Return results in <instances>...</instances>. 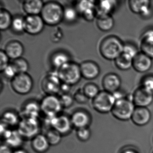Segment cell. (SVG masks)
<instances>
[{
  "mask_svg": "<svg viewBox=\"0 0 153 153\" xmlns=\"http://www.w3.org/2000/svg\"><path fill=\"white\" fill-rule=\"evenodd\" d=\"M124 45L120 39L117 36H109L101 42L99 51L104 59L109 60H114L122 53Z\"/></svg>",
  "mask_w": 153,
  "mask_h": 153,
  "instance_id": "cell-1",
  "label": "cell"
},
{
  "mask_svg": "<svg viewBox=\"0 0 153 153\" xmlns=\"http://www.w3.org/2000/svg\"><path fill=\"white\" fill-rule=\"evenodd\" d=\"M64 8L56 1H49L44 4L41 16L45 24L54 26L59 24L63 19Z\"/></svg>",
  "mask_w": 153,
  "mask_h": 153,
  "instance_id": "cell-2",
  "label": "cell"
},
{
  "mask_svg": "<svg viewBox=\"0 0 153 153\" xmlns=\"http://www.w3.org/2000/svg\"><path fill=\"white\" fill-rule=\"evenodd\" d=\"M57 72L62 83L71 86L77 84L82 76L80 66L73 62L70 61L66 63L58 69Z\"/></svg>",
  "mask_w": 153,
  "mask_h": 153,
  "instance_id": "cell-3",
  "label": "cell"
},
{
  "mask_svg": "<svg viewBox=\"0 0 153 153\" xmlns=\"http://www.w3.org/2000/svg\"><path fill=\"white\" fill-rule=\"evenodd\" d=\"M135 109V105L132 101L123 97L116 100L111 112L116 119L125 121L131 119Z\"/></svg>",
  "mask_w": 153,
  "mask_h": 153,
  "instance_id": "cell-4",
  "label": "cell"
},
{
  "mask_svg": "<svg viewBox=\"0 0 153 153\" xmlns=\"http://www.w3.org/2000/svg\"><path fill=\"white\" fill-rule=\"evenodd\" d=\"M116 99L113 94L105 91H100L93 99L92 105L95 111L100 113H107L111 111Z\"/></svg>",
  "mask_w": 153,
  "mask_h": 153,
  "instance_id": "cell-5",
  "label": "cell"
},
{
  "mask_svg": "<svg viewBox=\"0 0 153 153\" xmlns=\"http://www.w3.org/2000/svg\"><path fill=\"white\" fill-rule=\"evenodd\" d=\"M40 103L41 112L48 118H52L61 114L62 107L59 97L56 95H47Z\"/></svg>",
  "mask_w": 153,
  "mask_h": 153,
  "instance_id": "cell-6",
  "label": "cell"
},
{
  "mask_svg": "<svg viewBox=\"0 0 153 153\" xmlns=\"http://www.w3.org/2000/svg\"><path fill=\"white\" fill-rule=\"evenodd\" d=\"M40 127L38 119L22 118L18 126L17 130L23 138L32 140L39 134Z\"/></svg>",
  "mask_w": 153,
  "mask_h": 153,
  "instance_id": "cell-7",
  "label": "cell"
},
{
  "mask_svg": "<svg viewBox=\"0 0 153 153\" xmlns=\"http://www.w3.org/2000/svg\"><path fill=\"white\" fill-rule=\"evenodd\" d=\"M33 82L31 76L27 73L18 74L11 80L12 89L17 94H27L32 90Z\"/></svg>",
  "mask_w": 153,
  "mask_h": 153,
  "instance_id": "cell-8",
  "label": "cell"
},
{
  "mask_svg": "<svg viewBox=\"0 0 153 153\" xmlns=\"http://www.w3.org/2000/svg\"><path fill=\"white\" fill-rule=\"evenodd\" d=\"M46 118L48 120V123L51 125V128L59 131L62 136L68 135L71 132L73 127L70 117L60 114L52 118Z\"/></svg>",
  "mask_w": 153,
  "mask_h": 153,
  "instance_id": "cell-9",
  "label": "cell"
},
{
  "mask_svg": "<svg viewBox=\"0 0 153 153\" xmlns=\"http://www.w3.org/2000/svg\"><path fill=\"white\" fill-rule=\"evenodd\" d=\"M61 84L58 72H51L44 78L42 87L47 95H56L60 92Z\"/></svg>",
  "mask_w": 153,
  "mask_h": 153,
  "instance_id": "cell-10",
  "label": "cell"
},
{
  "mask_svg": "<svg viewBox=\"0 0 153 153\" xmlns=\"http://www.w3.org/2000/svg\"><path fill=\"white\" fill-rule=\"evenodd\" d=\"M153 101V92L140 86L133 94L132 101L137 107H146Z\"/></svg>",
  "mask_w": 153,
  "mask_h": 153,
  "instance_id": "cell-11",
  "label": "cell"
},
{
  "mask_svg": "<svg viewBox=\"0 0 153 153\" xmlns=\"http://www.w3.org/2000/svg\"><path fill=\"white\" fill-rule=\"evenodd\" d=\"M25 31L27 33L36 35L43 30L45 23L41 16H28L24 18Z\"/></svg>",
  "mask_w": 153,
  "mask_h": 153,
  "instance_id": "cell-12",
  "label": "cell"
},
{
  "mask_svg": "<svg viewBox=\"0 0 153 153\" xmlns=\"http://www.w3.org/2000/svg\"><path fill=\"white\" fill-rule=\"evenodd\" d=\"M70 117L73 127L76 129L89 128L92 123V117L90 113L83 109L75 111Z\"/></svg>",
  "mask_w": 153,
  "mask_h": 153,
  "instance_id": "cell-13",
  "label": "cell"
},
{
  "mask_svg": "<svg viewBox=\"0 0 153 153\" xmlns=\"http://www.w3.org/2000/svg\"><path fill=\"white\" fill-rule=\"evenodd\" d=\"M152 59L142 52H138L132 60V67L136 71L144 73L148 71L152 65Z\"/></svg>",
  "mask_w": 153,
  "mask_h": 153,
  "instance_id": "cell-14",
  "label": "cell"
},
{
  "mask_svg": "<svg viewBox=\"0 0 153 153\" xmlns=\"http://www.w3.org/2000/svg\"><path fill=\"white\" fill-rule=\"evenodd\" d=\"M79 66L81 76L85 79H95L100 74V68L94 62L86 61L82 62Z\"/></svg>",
  "mask_w": 153,
  "mask_h": 153,
  "instance_id": "cell-15",
  "label": "cell"
},
{
  "mask_svg": "<svg viewBox=\"0 0 153 153\" xmlns=\"http://www.w3.org/2000/svg\"><path fill=\"white\" fill-rule=\"evenodd\" d=\"M102 85L105 91L115 94L120 88L121 81L120 77L114 73H109L104 77L102 81Z\"/></svg>",
  "mask_w": 153,
  "mask_h": 153,
  "instance_id": "cell-16",
  "label": "cell"
},
{
  "mask_svg": "<svg viewBox=\"0 0 153 153\" xmlns=\"http://www.w3.org/2000/svg\"><path fill=\"white\" fill-rule=\"evenodd\" d=\"M22 118L38 119L41 112L40 103L34 100L27 102L21 110Z\"/></svg>",
  "mask_w": 153,
  "mask_h": 153,
  "instance_id": "cell-17",
  "label": "cell"
},
{
  "mask_svg": "<svg viewBox=\"0 0 153 153\" xmlns=\"http://www.w3.org/2000/svg\"><path fill=\"white\" fill-rule=\"evenodd\" d=\"M1 136L5 140L6 144L11 148L19 149L23 144L24 139L17 130L9 129Z\"/></svg>",
  "mask_w": 153,
  "mask_h": 153,
  "instance_id": "cell-18",
  "label": "cell"
},
{
  "mask_svg": "<svg viewBox=\"0 0 153 153\" xmlns=\"http://www.w3.org/2000/svg\"><path fill=\"white\" fill-rule=\"evenodd\" d=\"M151 118V114L146 107L135 108L131 117L133 123L138 126H144L148 123Z\"/></svg>",
  "mask_w": 153,
  "mask_h": 153,
  "instance_id": "cell-19",
  "label": "cell"
},
{
  "mask_svg": "<svg viewBox=\"0 0 153 153\" xmlns=\"http://www.w3.org/2000/svg\"><path fill=\"white\" fill-rule=\"evenodd\" d=\"M130 9L133 13L147 16L150 13V1H134L128 2Z\"/></svg>",
  "mask_w": 153,
  "mask_h": 153,
  "instance_id": "cell-20",
  "label": "cell"
},
{
  "mask_svg": "<svg viewBox=\"0 0 153 153\" xmlns=\"http://www.w3.org/2000/svg\"><path fill=\"white\" fill-rule=\"evenodd\" d=\"M140 48L141 52L153 59V30L145 32L141 38Z\"/></svg>",
  "mask_w": 153,
  "mask_h": 153,
  "instance_id": "cell-21",
  "label": "cell"
},
{
  "mask_svg": "<svg viewBox=\"0 0 153 153\" xmlns=\"http://www.w3.org/2000/svg\"><path fill=\"white\" fill-rule=\"evenodd\" d=\"M4 52L9 58L12 59H16L21 58L23 55L24 53V46L19 41H10L6 45Z\"/></svg>",
  "mask_w": 153,
  "mask_h": 153,
  "instance_id": "cell-22",
  "label": "cell"
},
{
  "mask_svg": "<svg viewBox=\"0 0 153 153\" xmlns=\"http://www.w3.org/2000/svg\"><path fill=\"white\" fill-rule=\"evenodd\" d=\"M31 146L37 153H45L49 150L51 145L45 135L39 133L31 140Z\"/></svg>",
  "mask_w": 153,
  "mask_h": 153,
  "instance_id": "cell-23",
  "label": "cell"
},
{
  "mask_svg": "<svg viewBox=\"0 0 153 153\" xmlns=\"http://www.w3.org/2000/svg\"><path fill=\"white\" fill-rule=\"evenodd\" d=\"M44 5L41 0H27L24 1L23 8L28 16H39L41 14Z\"/></svg>",
  "mask_w": 153,
  "mask_h": 153,
  "instance_id": "cell-24",
  "label": "cell"
},
{
  "mask_svg": "<svg viewBox=\"0 0 153 153\" xmlns=\"http://www.w3.org/2000/svg\"><path fill=\"white\" fill-rule=\"evenodd\" d=\"M115 1H101L96 3L97 17L102 15H111L116 6Z\"/></svg>",
  "mask_w": 153,
  "mask_h": 153,
  "instance_id": "cell-25",
  "label": "cell"
},
{
  "mask_svg": "<svg viewBox=\"0 0 153 153\" xmlns=\"http://www.w3.org/2000/svg\"><path fill=\"white\" fill-rule=\"evenodd\" d=\"M71 61L68 54L63 51H58L51 56V62L55 68L59 69L66 63Z\"/></svg>",
  "mask_w": 153,
  "mask_h": 153,
  "instance_id": "cell-26",
  "label": "cell"
},
{
  "mask_svg": "<svg viewBox=\"0 0 153 153\" xmlns=\"http://www.w3.org/2000/svg\"><path fill=\"white\" fill-rule=\"evenodd\" d=\"M133 59V57L129 54L123 52L122 53L114 60V63L119 69L122 71L128 70L132 67Z\"/></svg>",
  "mask_w": 153,
  "mask_h": 153,
  "instance_id": "cell-27",
  "label": "cell"
},
{
  "mask_svg": "<svg viewBox=\"0 0 153 153\" xmlns=\"http://www.w3.org/2000/svg\"><path fill=\"white\" fill-rule=\"evenodd\" d=\"M114 20L111 15H102L97 17V27L103 32L110 31L114 26Z\"/></svg>",
  "mask_w": 153,
  "mask_h": 153,
  "instance_id": "cell-28",
  "label": "cell"
},
{
  "mask_svg": "<svg viewBox=\"0 0 153 153\" xmlns=\"http://www.w3.org/2000/svg\"><path fill=\"white\" fill-rule=\"evenodd\" d=\"M20 120L19 114L13 111H7L1 116V122L9 127L18 126Z\"/></svg>",
  "mask_w": 153,
  "mask_h": 153,
  "instance_id": "cell-29",
  "label": "cell"
},
{
  "mask_svg": "<svg viewBox=\"0 0 153 153\" xmlns=\"http://www.w3.org/2000/svg\"><path fill=\"white\" fill-rule=\"evenodd\" d=\"M0 29L1 31L7 30L11 26L13 19L8 11L1 9L0 10Z\"/></svg>",
  "mask_w": 153,
  "mask_h": 153,
  "instance_id": "cell-30",
  "label": "cell"
},
{
  "mask_svg": "<svg viewBox=\"0 0 153 153\" xmlns=\"http://www.w3.org/2000/svg\"><path fill=\"white\" fill-rule=\"evenodd\" d=\"M45 135L51 146L58 145L61 141L62 135L53 128L48 129Z\"/></svg>",
  "mask_w": 153,
  "mask_h": 153,
  "instance_id": "cell-31",
  "label": "cell"
},
{
  "mask_svg": "<svg viewBox=\"0 0 153 153\" xmlns=\"http://www.w3.org/2000/svg\"><path fill=\"white\" fill-rule=\"evenodd\" d=\"M82 89L84 94L88 99H94L100 92L98 87L96 84L92 83L86 84Z\"/></svg>",
  "mask_w": 153,
  "mask_h": 153,
  "instance_id": "cell-32",
  "label": "cell"
},
{
  "mask_svg": "<svg viewBox=\"0 0 153 153\" xmlns=\"http://www.w3.org/2000/svg\"><path fill=\"white\" fill-rule=\"evenodd\" d=\"M11 63L15 67L18 74L27 73L29 69V64L27 61L22 58L14 60Z\"/></svg>",
  "mask_w": 153,
  "mask_h": 153,
  "instance_id": "cell-33",
  "label": "cell"
},
{
  "mask_svg": "<svg viewBox=\"0 0 153 153\" xmlns=\"http://www.w3.org/2000/svg\"><path fill=\"white\" fill-rule=\"evenodd\" d=\"M78 12L76 8L71 7H67L64 9L63 19L68 23L75 22L78 18Z\"/></svg>",
  "mask_w": 153,
  "mask_h": 153,
  "instance_id": "cell-34",
  "label": "cell"
},
{
  "mask_svg": "<svg viewBox=\"0 0 153 153\" xmlns=\"http://www.w3.org/2000/svg\"><path fill=\"white\" fill-rule=\"evenodd\" d=\"M95 8V1H93L83 0V1H78L76 5V8L78 13L79 12L82 14L87 10Z\"/></svg>",
  "mask_w": 153,
  "mask_h": 153,
  "instance_id": "cell-35",
  "label": "cell"
},
{
  "mask_svg": "<svg viewBox=\"0 0 153 153\" xmlns=\"http://www.w3.org/2000/svg\"><path fill=\"white\" fill-rule=\"evenodd\" d=\"M11 27L14 32L18 33L25 32L24 18L18 16L13 19Z\"/></svg>",
  "mask_w": 153,
  "mask_h": 153,
  "instance_id": "cell-36",
  "label": "cell"
},
{
  "mask_svg": "<svg viewBox=\"0 0 153 153\" xmlns=\"http://www.w3.org/2000/svg\"><path fill=\"white\" fill-rule=\"evenodd\" d=\"M77 137L80 141L86 142L89 140L91 135V132L89 128H81L76 130Z\"/></svg>",
  "mask_w": 153,
  "mask_h": 153,
  "instance_id": "cell-37",
  "label": "cell"
},
{
  "mask_svg": "<svg viewBox=\"0 0 153 153\" xmlns=\"http://www.w3.org/2000/svg\"><path fill=\"white\" fill-rule=\"evenodd\" d=\"M62 108H69L73 105L74 98L69 94H62L59 97Z\"/></svg>",
  "mask_w": 153,
  "mask_h": 153,
  "instance_id": "cell-38",
  "label": "cell"
},
{
  "mask_svg": "<svg viewBox=\"0 0 153 153\" xmlns=\"http://www.w3.org/2000/svg\"><path fill=\"white\" fill-rule=\"evenodd\" d=\"M63 37V31L62 29L59 27H57L54 28L51 33V40L52 42L55 43H57L60 42Z\"/></svg>",
  "mask_w": 153,
  "mask_h": 153,
  "instance_id": "cell-39",
  "label": "cell"
},
{
  "mask_svg": "<svg viewBox=\"0 0 153 153\" xmlns=\"http://www.w3.org/2000/svg\"><path fill=\"white\" fill-rule=\"evenodd\" d=\"M74 101L79 104H85L88 102V98L84 94L83 89H79L76 90L73 96Z\"/></svg>",
  "mask_w": 153,
  "mask_h": 153,
  "instance_id": "cell-40",
  "label": "cell"
},
{
  "mask_svg": "<svg viewBox=\"0 0 153 153\" xmlns=\"http://www.w3.org/2000/svg\"><path fill=\"white\" fill-rule=\"evenodd\" d=\"M141 86L153 92V75L145 76L141 81Z\"/></svg>",
  "mask_w": 153,
  "mask_h": 153,
  "instance_id": "cell-41",
  "label": "cell"
},
{
  "mask_svg": "<svg viewBox=\"0 0 153 153\" xmlns=\"http://www.w3.org/2000/svg\"><path fill=\"white\" fill-rule=\"evenodd\" d=\"M2 72L4 74V76L8 79H13L17 74H18L15 67L11 63L7 66Z\"/></svg>",
  "mask_w": 153,
  "mask_h": 153,
  "instance_id": "cell-42",
  "label": "cell"
},
{
  "mask_svg": "<svg viewBox=\"0 0 153 153\" xmlns=\"http://www.w3.org/2000/svg\"><path fill=\"white\" fill-rule=\"evenodd\" d=\"M0 59H1L0 71L1 72H2L10 64L9 62V58L5 53L4 51L1 50V52H0Z\"/></svg>",
  "mask_w": 153,
  "mask_h": 153,
  "instance_id": "cell-43",
  "label": "cell"
},
{
  "mask_svg": "<svg viewBox=\"0 0 153 153\" xmlns=\"http://www.w3.org/2000/svg\"><path fill=\"white\" fill-rule=\"evenodd\" d=\"M81 15H82L83 18L88 22H91V21H93L95 18L97 16L96 8L87 10L82 13Z\"/></svg>",
  "mask_w": 153,
  "mask_h": 153,
  "instance_id": "cell-44",
  "label": "cell"
},
{
  "mask_svg": "<svg viewBox=\"0 0 153 153\" xmlns=\"http://www.w3.org/2000/svg\"><path fill=\"white\" fill-rule=\"evenodd\" d=\"M123 52L129 54L133 58L138 53L136 47L130 44L124 45Z\"/></svg>",
  "mask_w": 153,
  "mask_h": 153,
  "instance_id": "cell-45",
  "label": "cell"
},
{
  "mask_svg": "<svg viewBox=\"0 0 153 153\" xmlns=\"http://www.w3.org/2000/svg\"><path fill=\"white\" fill-rule=\"evenodd\" d=\"M71 85L62 82L61 85L60 92H61L62 94H69L70 91L71 90Z\"/></svg>",
  "mask_w": 153,
  "mask_h": 153,
  "instance_id": "cell-46",
  "label": "cell"
},
{
  "mask_svg": "<svg viewBox=\"0 0 153 153\" xmlns=\"http://www.w3.org/2000/svg\"><path fill=\"white\" fill-rule=\"evenodd\" d=\"M0 153H13L11 148L6 144L2 145L1 146Z\"/></svg>",
  "mask_w": 153,
  "mask_h": 153,
  "instance_id": "cell-47",
  "label": "cell"
},
{
  "mask_svg": "<svg viewBox=\"0 0 153 153\" xmlns=\"http://www.w3.org/2000/svg\"><path fill=\"white\" fill-rule=\"evenodd\" d=\"M121 153H138L137 151L132 149L128 148L123 150Z\"/></svg>",
  "mask_w": 153,
  "mask_h": 153,
  "instance_id": "cell-48",
  "label": "cell"
},
{
  "mask_svg": "<svg viewBox=\"0 0 153 153\" xmlns=\"http://www.w3.org/2000/svg\"><path fill=\"white\" fill-rule=\"evenodd\" d=\"M13 153H28L26 150L23 149H16L15 151L13 152Z\"/></svg>",
  "mask_w": 153,
  "mask_h": 153,
  "instance_id": "cell-49",
  "label": "cell"
}]
</instances>
